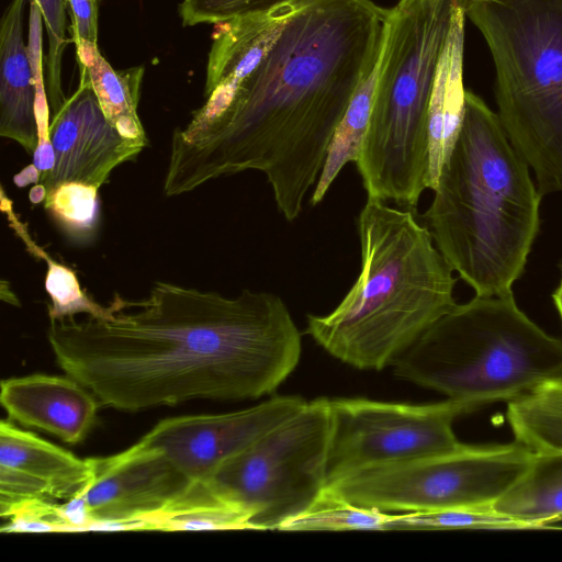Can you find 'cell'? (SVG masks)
<instances>
[{
    "instance_id": "cell-24",
    "label": "cell",
    "mask_w": 562,
    "mask_h": 562,
    "mask_svg": "<svg viewBox=\"0 0 562 562\" xmlns=\"http://www.w3.org/2000/svg\"><path fill=\"white\" fill-rule=\"evenodd\" d=\"M391 513L355 505L326 487L302 514L285 521L279 530H386Z\"/></svg>"
},
{
    "instance_id": "cell-30",
    "label": "cell",
    "mask_w": 562,
    "mask_h": 562,
    "mask_svg": "<svg viewBox=\"0 0 562 562\" xmlns=\"http://www.w3.org/2000/svg\"><path fill=\"white\" fill-rule=\"evenodd\" d=\"M76 48L98 45V0H66Z\"/></svg>"
},
{
    "instance_id": "cell-27",
    "label": "cell",
    "mask_w": 562,
    "mask_h": 562,
    "mask_svg": "<svg viewBox=\"0 0 562 562\" xmlns=\"http://www.w3.org/2000/svg\"><path fill=\"white\" fill-rule=\"evenodd\" d=\"M41 11L48 40L45 56L44 83L47 95V105L57 114L66 99L61 87V60L67 44L66 40V0H30Z\"/></svg>"
},
{
    "instance_id": "cell-25",
    "label": "cell",
    "mask_w": 562,
    "mask_h": 562,
    "mask_svg": "<svg viewBox=\"0 0 562 562\" xmlns=\"http://www.w3.org/2000/svg\"><path fill=\"white\" fill-rule=\"evenodd\" d=\"M98 191L89 184L67 182L45 196V210L70 241L89 244L95 238L100 218Z\"/></svg>"
},
{
    "instance_id": "cell-18",
    "label": "cell",
    "mask_w": 562,
    "mask_h": 562,
    "mask_svg": "<svg viewBox=\"0 0 562 562\" xmlns=\"http://www.w3.org/2000/svg\"><path fill=\"white\" fill-rule=\"evenodd\" d=\"M491 508L527 529L562 521V452H535L524 473Z\"/></svg>"
},
{
    "instance_id": "cell-26",
    "label": "cell",
    "mask_w": 562,
    "mask_h": 562,
    "mask_svg": "<svg viewBox=\"0 0 562 562\" xmlns=\"http://www.w3.org/2000/svg\"><path fill=\"white\" fill-rule=\"evenodd\" d=\"M402 529H527L488 508H452L391 514L386 530Z\"/></svg>"
},
{
    "instance_id": "cell-16",
    "label": "cell",
    "mask_w": 562,
    "mask_h": 562,
    "mask_svg": "<svg viewBox=\"0 0 562 562\" xmlns=\"http://www.w3.org/2000/svg\"><path fill=\"white\" fill-rule=\"evenodd\" d=\"M0 468L26 477L54 501L82 494L92 480L90 458L79 459L8 420L0 423Z\"/></svg>"
},
{
    "instance_id": "cell-5",
    "label": "cell",
    "mask_w": 562,
    "mask_h": 562,
    "mask_svg": "<svg viewBox=\"0 0 562 562\" xmlns=\"http://www.w3.org/2000/svg\"><path fill=\"white\" fill-rule=\"evenodd\" d=\"M467 0L389 9L368 130L356 162L368 198L414 209L430 189L429 115L439 65Z\"/></svg>"
},
{
    "instance_id": "cell-13",
    "label": "cell",
    "mask_w": 562,
    "mask_h": 562,
    "mask_svg": "<svg viewBox=\"0 0 562 562\" xmlns=\"http://www.w3.org/2000/svg\"><path fill=\"white\" fill-rule=\"evenodd\" d=\"M48 137L54 164L38 181L46 195L67 182L99 189L117 166L135 160L147 146L124 137L109 122L91 83L83 76L77 90L53 116Z\"/></svg>"
},
{
    "instance_id": "cell-32",
    "label": "cell",
    "mask_w": 562,
    "mask_h": 562,
    "mask_svg": "<svg viewBox=\"0 0 562 562\" xmlns=\"http://www.w3.org/2000/svg\"><path fill=\"white\" fill-rule=\"evenodd\" d=\"M45 195H46V191H45L44 187L38 183L36 187H34L31 190V192H30V200L33 203L44 202Z\"/></svg>"
},
{
    "instance_id": "cell-12",
    "label": "cell",
    "mask_w": 562,
    "mask_h": 562,
    "mask_svg": "<svg viewBox=\"0 0 562 562\" xmlns=\"http://www.w3.org/2000/svg\"><path fill=\"white\" fill-rule=\"evenodd\" d=\"M92 480L76 496L90 530H138L136 520L158 512L192 482L158 449L140 440L117 454L90 458Z\"/></svg>"
},
{
    "instance_id": "cell-4",
    "label": "cell",
    "mask_w": 562,
    "mask_h": 562,
    "mask_svg": "<svg viewBox=\"0 0 562 562\" xmlns=\"http://www.w3.org/2000/svg\"><path fill=\"white\" fill-rule=\"evenodd\" d=\"M357 227L359 276L329 314L307 315L306 333L345 363L382 370L457 305L458 279L411 210L368 198Z\"/></svg>"
},
{
    "instance_id": "cell-19",
    "label": "cell",
    "mask_w": 562,
    "mask_h": 562,
    "mask_svg": "<svg viewBox=\"0 0 562 562\" xmlns=\"http://www.w3.org/2000/svg\"><path fill=\"white\" fill-rule=\"evenodd\" d=\"M80 76L92 86L109 122L126 138L148 145L137 114L144 67L116 70L101 55L98 45L76 49Z\"/></svg>"
},
{
    "instance_id": "cell-10",
    "label": "cell",
    "mask_w": 562,
    "mask_h": 562,
    "mask_svg": "<svg viewBox=\"0 0 562 562\" xmlns=\"http://www.w3.org/2000/svg\"><path fill=\"white\" fill-rule=\"evenodd\" d=\"M475 411L452 398L423 405L329 400L327 486L361 471L457 449L461 442L452 424Z\"/></svg>"
},
{
    "instance_id": "cell-33",
    "label": "cell",
    "mask_w": 562,
    "mask_h": 562,
    "mask_svg": "<svg viewBox=\"0 0 562 562\" xmlns=\"http://www.w3.org/2000/svg\"><path fill=\"white\" fill-rule=\"evenodd\" d=\"M559 269H560V272L562 274V259L560 260L559 265H558Z\"/></svg>"
},
{
    "instance_id": "cell-3",
    "label": "cell",
    "mask_w": 562,
    "mask_h": 562,
    "mask_svg": "<svg viewBox=\"0 0 562 562\" xmlns=\"http://www.w3.org/2000/svg\"><path fill=\"white\" fill-rule=\"evenodd\" d=\"M432 190L424 217L453 271L475 295L513 293L539 233L542 195L497 114L471 91Z\"/></svg>"
},
{
    "instance_id": "cell-1",
    "label": "cell",
    "mask_w": 562,
    "mask_h": 562,
    "mask_svg": "<svg viewBox=\"0 0 562 562\" xmlns=\"http://www.w3.org/2000/svg\"><path fill=\"white\" fill-rule=\"evenodd\" d=\"M387 15L371 0H307L248 76L205 97L175 128L165 194L256 170L284 218L296 220L356 91L379 63Z\"/></svg>"
},
{
    "instance_id": "cell-22",
    "label": "cell",
    "mask_w": 562,
    "mask_h": 562,
    "mask_svg": "<svg viewBox=\"0 0 562 562\" xmlns=\"http://www.w3.org/2000/svg\"><path fill=\"white\" fill-rule=\"evenodd\" d=\"M506 415L516 441L535 452H562V382L508 402Z\"/></svg>"
},
{
    "instance_id": "cell-29",
    "label": "cell",
    "mask_w": 562,
    "mask_h": 562,
    "mask_svg": "<svg viewBox=\"0 0 562 562\" xmlns=\"http://www.w3.org/2000/svg\"><path fill=\"white\" fill-rule=\"evenodd\" d=\"M291 0H183L179 15L183 26L217 24L227 20L262 12Z\"/></svg>"
},
{
    "instance_id": "cell-14",
    "label": "cell",
    "mask_w": 562,
    "mask_h": 562,
    "mask_svg": "<svg viewBox=\"0 0 562 562\" xmlns=\"http://www.w3.org/2000/svg\"><path fill=\"white\" fill-rule=\"evenodd\" d=\"M30 0H11L0 23V135L34 155L41 170L54 164L41 58L34 64L24 41Z\"/></svg>"
},
{
    "instance_id": "cell-31",
    "label": "cell",
    "mask_w": 562,
    "mask_h": 562,
    "mask_svg": "<svg viewBox=\"0 0 562 562\" xmlns=\"http://www.w3.org/2000/svg\"><path fill=\"white\" fill-rule=\"evenodd\" d=\"M552 300L562 323V279L552 293Z\"/></svg>"
},
{
    "instance_id": "cell-21",
    "label": "cell",
    "mask_w": 562,
    "mask_h": 562,
    "mask_svg": "<svg viewBox=\"0 0 562 562\" xmlns=\"http://www.w3.org/2000/svg\"><path fill=\"white\" fill-rule=\"evenodd\" d=\"M1 209L16 236L26 246L29 252L46 262L45 289L49 295L48 316L50 321L88 314L95 318H108L112 314L109 304L103 306L94 302L80 286L75 272L52 258L30 235L27 226L13 210L12 201L1 190Z\"/></svg>"
},
{
    "instance_id": "cell-23",
    "label": "cell",
    "mask_w": 562,
    "mask_h": 562,
    "mask_svg": "<svg viewBox=\"0 0 562 562\" xmlns=\"http://www.w3.org/2000/svg\"><path fill=\"white\" fill-rule=\"evenodd\" d=\"M376 76L378 65L359 86L334 134L324 167L314 187L311 199L313 205L323 201L341 169L349 162L356 164L359 158L372 110Z\"/></svg>"
},
{
    "instance_id": "cell-17",
    "label": "cell",
    "mask_w": 562,
    "mask_h": 562,
    "mask_svg": "<svg viewBox=\"0 0 562 562\" xmlns=\"http://www.w3.org/2000/svg\"><path fill=\"white\" fill-rule=\"evenodd\" d=\"M465 9L453 23L442 55L430 104V189L436 186L441 166L457 137L464 111L463 49Z\"/></svg>"
},
{
    "instance_id": "cell-2",
    "label": "cell",
    "mask_w": 562,
    "mask_h": 562,
    "mask_svg": "<svg viewBox=\"0 0 562 562\" xmlns=\"http://www.w3.org/2000/svg\"><path fill=\"white\" fill-rule=\"evenodd\" d=\"M108 318L50 321L64 372L103 406L137 412L195 398L270 394L296 368L301 333L276 294L228 297L169 282L131 301L115 293Z\"/></svg>"
},
{
    "instance_id": "cell-28",
    "label": "cell",
    "mask_w": 562,
    "mask_h": 562,
    "mask_svg": "<svg viewBox=\"0 0 562 562\" xmlns=\"http://www.w3.org/2000/svg\"><path fill=\"white\" fill-rule=\"evenodd\" d=\"M1 532H71L60 504L41 498L0 502Z\"/></svg>"
},
{
    "instance_id": "cell-15",
    "label": "cell",
    "mask_w": 562,
    "mask_h": 562,
    "mask_svg": "<svg viewBox=\"0 0 562 562\" xmlns=\"http://www.w3.org/2000/svg\"><path fill=\"white\" fill-rule=\"evenodd\" d=\"M0 402L11 420L67 443L86 438L99 406L97 397L74 378L40 373L2 380Z\"/></svg>"
},
{
    "instance_id": "cell-6",
    "label": "cell",
    "mask_w": 562,
    "mask_h": 562,
    "mask_svg": "<svg viewBox=\"0 0 562 562\" xmlns=\"http://www.w3.org/2000/svg\"><path fill=\"white\" fill-rule=\"evenodd\" d=\"M394 374L477 409L562 382V339L550 336L513 293L457 304L394 362Z\"/></svg>"
},
{
    "instance_id": "cell-8",
    "label": "cell",
    "mask_w": 562,
    "mask_h": 562,
    "mask_svg": "<svg viewBox=\"0 0 562 562\" xmlns=\"http://www.w3.org/2000/svg\"><path fill=\"white\" fill-rule=\"evenodd\" d=\"M329 437V400L318 397L223 462L205 482L244 509L252 529L279 530L327 487Z\"/></svg>"
},
{
    "instance_id": "cell-7",
    "label": "cell",
    "mask_w": 562,
    "mask_h": 562,
    "mask_svg": "<svg viewBox=\"0 0 562 562\" xmlns=\"http://www.w3.org/2000/svg\"><path fill=\"white\" fill-rule=\"evenodd\" d=\"M490 48L498 120L536 176L562 192V0H467Z\"/></svg>"
},
{
    "instance_id": "cell-9",
    "label": "cell",
    "mask_w": 562,
    "mask_h": 562,
    "mask_svg": "<svg viewBox=\"0 0 562 562\" xmlns=\"http://www.w3.org/2000/svg\"><path fill=\"white\" fill-rule=\"evenodd\" d=\"M535 456L525 445L469 446L358 472L327 486L350 503L391 513L488 508Z\"/></svg>"
},
{
    "instance_id": "cell-20",
    "label": "cell",
    "mask_w": 562,
    "mask_h": 562,
    "mask_svg": "<svg viewBox=\"0 0 562 562\" xmlns=\"http://www.w3.org/2000/svg\"><path fill=\"white\" fill-rule=\"evenodd\" d=\"M138 530H235L252 529L249 515L225 501L205 481H192L162 509L136 520Z\"/></svg>"
},
{
    "instance_id": "cell-11",
    "label": "cell",
    "mask_w": 562,
    "mask_h": 562,
    "mask_svg": "<svg viewBox=\"0 0 562 562\" xmlns=\"http://www.w3.org/2000/svg\"><path fill=\"white\" fill-rule=\"evenodd\" d=\"M305 404L301 396L283 395L232 413L166 418L140 441L160 450L189 480L205 481L223 462Z\"/></svg>"
}]
</instances>
